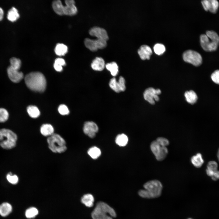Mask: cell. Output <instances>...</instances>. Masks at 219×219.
<instances>
[{"instance_id":"cell-32","label":"cell","mask_w":219,"mask_h":219,"mask_svg":"<svg viewBox=\"0 0 219 219\" xmlns=\"http://www.w3.org/2000/svg\"><path fill=\"white\" fill-rule=\"evenodd\" d=\"M218 164L214 161H209L207 165L206 172L209 174H212L218 170Z\"/></svg>"},{"instance_id":"cell-3","label":"cell","mask_w":219,"mask_h":219,"mask_svg":"<svg viewBox=\"0 0 219 219\" xmlns=\"http://www.w3.org/2000/svg\"><path fill=\"white\" fill-rule=\"evenodd\" d=\"M116 216L114 209L103 202H98L91 213L92 219H113Z\"/></svg>"},{"instance_id":"cell-21","label":"cell","mask_w":219,"mask_h":219,"mask_svg":"<svg viewBox=\"0 0 219 219\" xmlns=\"http://www.w3.org/2000/svg\"><path fill=\"white\" fill-rule=\"evenodd\" d=\"M94 198L93 196L90 193L84 195L81 199V202L86 207H91L94 205Z\"/></svg>"},{"instance_id":"cell-36","label":"cell","mask_w":219,"mask_h":219,"mask_svg":"<svg viewBox=\"0 0 219 219\" xmlns=\"http://www.w3.org/2000/svg\"><path fill=\"white\" fill-rule=\"evenodd\" d=\"M9 113L7 110L4 108H0V122L6 121L8 119Z\"/></svg>"},{"instance_id":"cell-45","label":"cell","mask_w":219,"mask_h":219,"mask_svg":"<svg viewBox=\"0 0 219 219\" xmlns=\"http://www.w3.org/2000/svg\"><path fill=\"white\" fill-rule=\"evenodd\" d=\"M217 156L218 160L219 162V148L218 149V151L217 152Z\"/></svg>"},{"instance_id":"cell-24","label":"cell","mask_w":219,"mask_h":219,"mask_svg":"<svg viewBox=\"0 0 219 219\" xmlns=\"http://www.w3.org/2000/svg\"><path fill=\"white\" fill-rule=\"evenodd\" d=\"M12 206L8 203H4L0 205V214L3 217L9 215L12 211Z\"/></svg>"},{"instance_id":"cell-5","label":"cell","mask_w":219,"mask_h":219,"mask_svg":"<svg viewBox=\"0 0 219 219\" xmlns=\"http://www.w3.org/2000/svg\"><path fill=\"white\" fill-rule=\"evenodd\" d=\"M17 137L13 132L8 129H0V145L4 149H9L16 145Z\"/></svg>"},{"instance_id":"cell-27","label":"cell","mask_w":219,"mask_h":219,"mask_svg":"<svg viewBox=\"0 0 219 219\" xmlns=\"http://www.w3.org/2000/svg\"><path fill=\"white\" fill-rule=\"evenodd\" d=\"M106 68L109 71L111 75L113 76L116 75L118 73V67L117 64L113 62L107 63L105 65Z\"/></svg>"},{"instance_id":"cell-17","label":"cell","mask_w":219,"mask_h":219,"mask_svg":"<svg viewBox=\"0 0 219 219\" xmlns=\"http://www.w3.org/2000/svg\"><path fill=\"white\" fill-rule=\"evenodd\" d=\"M91 66L92 68L94 70L102 71L105 67L104 61L102 57H96L92 61Z\"/></svg>"},{"instance_id":"cell-40","label":"cell","mask_w":219,"mask_h":219,"mask_svg":"<svg viewBox=\"0 0 219 219\" xmlns=\"http://www.w3.org/2000/svg\"><path fill=\"white\" fill-rule=\"evenodd\" d=\"M211 78L215 83L219 85V70L215 71L211 74Z\"/></svg>"},{"instance_id":"cell-41","label":"cell","mask_w":219,"mask_h":219,"mask_svg":"<svg viewBox=\"0 0 219 219\" xmlns=\"http://www.w3.org/2000/svg\"><path fill=\"white\" fill-rule=\"evenodd\" d=\"M58 111L60 114L63 115L68 114L69 112L67 107L64 104H61L59 106L58 108Z\"/></svg>"},{"instance_id":"cell-18","label":"cell","mask_w":219,"mask_h":219,"mask_svg":"<svg viewBox=\"0 0 219 219\" xmlns=\"http://www.w3.org/2000/svg\"><path fill=\"white\" fill-rule=\"evenodd\" d=\"M20 14L17 9L15 7H11L8 11L6 17L11 22L16 21L19 18Z\"/></svg>"},{"instance_id":"cell-4","label":"cell","mask_w":219,"mask_h":219,"mask_svg":"<svg viewBox=\"0 0 219 219\" xmlns=\"http://www.w3.org/2000/svg\"><path fill=\"white\" fill-rule=\"evenodd\" d=\"M47 142L49 149L54 153H61L67 149L65 141L58 134L54 133L48 137Z\"/></svg>"},{"instance_id":"cell-33","label":"cell","mask_w":219,"mask_h":219,"mask_svg":"<svg viewBox=\"0 0 219 219\" xmlns=\"http://www.w3.org/2000/svg\"><path fill=\"white\" fill-rule=\"evenodd\" d=\"M168 153V150L167 147H162L160 152L155 157L158 161L163 160L166 157Z\"/></svg>"},{"instance_id":"cell-39","label":"cell","mask_w":219,"mask_h":219,"mask_svg":"<svg viewBox=\"0 0 219 219\" xmlns=\"http://www.w3.org/2000/svg\"><path fill=\"white\" fill-rule=\"evenodd\" d=\"M7 180L13 184H16L19 180L18 178L16 175H12L11 172H9L6 176Z\"/></svg>"},{"instance_id":"cell-8","label":"cell","mask_w":219,"mask_h":219,"mask_svg":"<svg viewBox=\"0 0 219 219\" xmlns=\"http://www.w3.org/2000/svg\"><path fill=\"white\" fill-rule=\"evenodd\" d=\"M200 43L203 49L206 51L210 52L216 50L219 45L206 34L200 36Z\"/></svg>"},{"instance_id":"cell-10","label":"cell","mask_w":219,"mask_h":219,"mask_svg":"<svg viewBox=\"0 0 219 219\" xmlns=\"http://www.w3.org/2000/svg\"><path fill=\"white\" fill-rule=\"evenodd\" d=\"M125 81L124 78L120 76L118 81L115 78H112L109 82V86L110 88L116 92L124 91L126 89Z\"/></svg>"},{"instance_id":"cell-37","label":"cell","mask_w":219,"mask_h":219,"mask_svg":"<svg viewBox=\"0 0 219 219\" xmlns=\"http://www.w3.org/2000/svg\"><path fill=\"white\" fill-rule=\"evenodd\" d=\"M206 34L208 37L219 44V36L215 32L212 30L207 31Z\"/></svg>"},{"instance_id":"cell-20","label":"cell","mask_w":219,"mask_h":219,"mask_svg":"<svg viewBox=\"0 0 219 219\" xmlns=\"http://www.w3.org/2000/svg\"><path fill=\"white\" fill-rule=\"evenodd\" d=\"M192 164L196 168H200L204 162L201 154L200 153L192 156L190 158Z\"/></svg>"},{"instance_id":"cell-44","label":"cell","mask_w":219,"mask_h":219,"mask_svg":"<svg viewBox=\"0 0 219 219\" xmlns=\"http://www.w3.org/2000/svg\"><path fill=\"white\" fill-rule=\"evenodd\" d=\"M4 11L3 9L0 6V21L2 20L4 17Z\"/></svg>"},{"instance_id":"cell-25","label":"cell","mask_w":219,"mask_h":219,"mask_svg":"<svg viewBox=\"0 0 219 219\" xmlns=\"http://www.w3.org/2000/svg\"><path fill=\"white\" fill-rule=\"evenodd\" d=\"M68 48L63 43H57L54 49L55 52L57 55L61 56L64 55L68 52Z\"/></svg>"},{"instance_id":"cell-30","label":"cell","mask_w":219,"mask_h":219,"mask_svg":"<svg viewBox=\"0 0 219 219\" xmlns=\"http://www.w3.org/2000/svg\"><path fill=\"white\" fill-rule=\"evenodd\" d=\"M88 154L93 159L98 158L101 155L100 149L94 146L89 148L88 151Z\"/></svg>"},{"instance_id":"cell-11","label":"cell","mask_w":219,"mask_h":219,"mask_svg":"<svg viewBox=\"0 0 219 219\" xmlns=\"http://www.w3.org/2000/svg\"><path fill=\"white\" fill-rule=\"evenodd\" d=\"M99 128L97 125L92 121H87L84 125L83 130L85 134L91 138L96 136V134L98 131Z\"/></svg>"},{"instance_id":"cell-46","label":"cell","mask_w":219,"mask_h":219,"mask_svg":"<svg viewBox=\"0 0 219 219\" xmlns=\"http://www.w3.org/2000/svg\"><path fill=\"white\" fill-rule=\"evenodd\" d=\"M193 219L191 218H188V219Z\"/></svg>"},{"instance_id":"cell-16","label":"cell","mask_w":219,"mask_h":219,"mask_svg":"<svg viewBox=\"0 0 219 219\" xmlns=\"http://www.w3.org/2000/svg\"><path fill=\"white\" fill-rule=\"evenodd\" d=\"M138 53L141 58L143 60H149L152 52L151 48L147 45L141 46L138 50Z\"/></svg>"},{"instance_id":"cell-9","label":"cell","mask_w":219,"mask_h":219,"mask_svg":"<svg viewBox=\"0 0 219 219\" xmlns=\"http://www.w3.org/2000/svg\"><path fill=\"white\" fill-rule=\"evenodd\" d=\"M161 93L159 89H155L152 87L146 89L144 91L143 96L144 99L150 104L154 105L155 101H158L159 99L158 95Z\"/></svg>"},{"instance_id":"cell-23","label":"cell","mask_w":219,"mask_h":219,"mask_svg":"<svg viewBox=\"0 0 219 219\" xmlns=\"http://www.w3.org/2000/svg\"><path fill=\"white\" fill-rule=\"evenodd\" d=\"M64 6L60 0L54 1L52 3V8L55 13L60 15H64Z\"/></svg>"},{"instance_id":"cell-1","label":"cell","mask_w":219,"mask_h":219,"mask_svg":"<svg viewBox=\"0 0 219 219\" xmlns=\"http://www.w3.org/2000/svg\"><path fill=\"white\" fill-rule=\"evenodd\" d=\"M145 189L139 190L138 195L145 199H151L158 198L162 194L163 186L161 182L157 179L149 180L143 185Z\"/></svg>"},{"instance_id":"cell-6","label":"cell","mask_w":219,"mask_h":219,"mask_svg":"<svg viewBox=\"0 0 219 219\" xmlns=\"http://www.w3.org/2000/svg\"><path fill=\"white\" fill-rule=\"evenodd\" d=\"M183 58L184 61L196 66H200L202 63L201 55L197 52L192 50H187L183 53Z\"/></svg>"},{"instance_id":"cell-22","label":"cell","mask_w":219,"mask_h":219,"mask_svg":"<svg viewBox=\"0 0 219 219\" xmlns=\"http://www.w3.org/2000/svg\"><path fill=\"white\" fill-rule=\"evenodd\" d=\"M184 96L186 101L191 104L195 103L198 99L197 94L194 91L192 90L186 92L184 94Z\"/></svg>"},{"instance_id":"cell-26","label":"cell","mask_w":219,"mask_h":219,"mask_svg":"<svg viewBox=\"0 0 219 219\" xmlns=\"http://www.w3.org/2000/svg\"><path fill=\"white\" fill-rule=\"evenodd\" d=\"M115 142L120 146H124L128 142V138L125 134H122L116 136L115 139Z\"/></svg>"},{"instance_id":"cell-28","label":"cell","mask_w":219,"mask_h":219,"mask_svg":"<svg viewBox=\"0 0 219 219\" xmlns=\"http://www.w3.org/2000/svg\"><path fill=\"white\" fill-rule=\"evenodd\" d=\"M27 111L29 115L32 118H35L40 115V112L37 107L34 106H29L27 108Z\"/></svg>"},{"instance_id":"cell-43","label":"cell","mask_w":219,"mask_h":219,"mask_svg":"<svg viewBox=\"0 0 219 219\" xmlns=\"http://www.w3.org/2000/svg\"><path fill=\"white\" fill-rule=\"evenodd\" d=\"M54 67L55 70L58 72L61 71L63 69L62 66H60L54 63Z\"/></svg>"},{"instance_id":"cell-34","label":"cell","mask_w":219,"mask_h":219,"mask_svg":"<svg viewBox=\"0 0 219 219\" xmlns=\"http://www.w3.org/2000/svg\"><path fill=\"white\" fill-rule=\"evenodd\" d=\"M38 213L37 209L34 207H31L27 209L25 212V216L28 218H33Z\"/></svg>"},{"instance_id":"cell-14","label":"cell","mask_w":219,"mask_h":219,"mask_svg":"<svg viewBox=\"0 0 219 219\" xmlns=\"http://www.w3.org/2000/svg\"><path fill=\"white\" fill-rule=\"evenodd\" d=\"M204 9L213 13H216L219 6L218 2L216 0H204L201 2Z\"/></svg>"},{"instance_id":"cell-15","label":"cell","mask_w":219,"mask_h":219,"mask_svg":"<svg viewBox=\"0 0 219 219\" xmlns=\"http://www.w3.org/2000/svg\"><path fill=\"white\" fill-rule=\"evenodd\" d=\"M65 5L64 6V15L73 16L77 12V8L73 0L65 1Z\"/></svg>"},{"instance_id":"cell-29","label":"cell","mask_w":219,"mask_h":219,"mask_svg":"<svg viewBox=\"0 0 219 219\" xmlns=\"http://www.w3.org/2000/svg\"><path fill=\"white\" fill-rule=\"evenodd\" d=\"M162 147L159 144L156 140L152 141L150 145L151 151L155 157L160 152Z\"/></svg>"},{"instance_id":"cell-31","label":"cell","mask_w":219,"mask_h":219,"mask_svg":"<svg viewBox=\"0 0 219 219\" xmlns=\"http://www.w3.org/2000/svg\"><path fill=\"white\" fill-rule=\"evenodd\" d=\"M10 65L12 68L19 70L22 64L21 60L19 58L15 57H11L9 60Z\"/></svg>"},{"instance_id":"cell-7","label":"cell","mask_w":219,"mask_h":219,"mask_svg":"<svg viewBox=\"0 0 219 219\" xmlns=\"http://www.w3.org/2000/svg\"><path fill=\"white\" fill-rule=\"evenodd\" d=\"M84 43L85 47L92 51H96L98 49H103L107 45L106 41L98 39L93 40L88 38H86Z\"/></svg>"},{"instance_id":"cell-38","label":"cell","mask_w":219,"mask_h":219,"mask_svg":"<svg viewBox=\"0 0 219 219\" xmlns=\"http://www.w3.org/2000/svg\"><path fill=\"white\" fill-rule=\"evenodd\" d=\"M161 146L167 147L169 144V141L167 138L162 137H158L155 140Z\"/></svg>"},{"instance_id":"cell-19","label":"cell","mask_w":219,"mask_h":219,"mask_svg":"<svg viewBox=\"0 0 219 219\" xmlns=\"http://www.w3.org/2000/svg\"><path fill=\"white\" fill-rule=\"evenodd\" d=\"M40 131L42 135L48 137L54 133V128L50 124H43L40 127Z\"/></svg>"},{"instance_id":"cell-13","label":"cell","mask_w":219,"mask_h":219,"mask_svg":"<svg viewBox=\"0 0 219 219\" xmlns=\"http://www.w3.org/2000/svg\"><path fill=\"white\" fill-rule=\"evenodd\" d=\"M89 34L96 36L98 39L103 40L107 41L109 39L106 31L104 29L98 27L91 28L89 31Z\"/></svg>"},{"instance_id":"cell-35","label":"cell","mask_w":219,"mask_h":219,"mask_svg":"<svg viewBox=\"0 0 219 219\" xmlns=\"http://www.w3.org/2000/svg\"><path fill=\"white\" fill-rule=\"evenodd\" d=\"M154 50L156 54L158 55H160L165 52V48L163 44L157 43L154 47Z\"/></svg>"},{"instance_id":"cell-42","label":"cell","mask_w":219,"mask_h":219,"mask_svg":"<svg viewBox=\"0 0 219 219\" xmlns=\"http://www.w3.org/2000/svg\"><path fill=\"white\" fill-rule=\"evenodd\" d=\"M54 63L61 66L65 65L66 64L65 60L61 58H56L55 60Z\"/></svg>"},{"instance_id":"cell-12","label":"cell","mask_w":219,"mask_h":219,"mask_svg":"<svg viewBox=\"0 0 219 219\" xmlns=\"http://www.w3.org/2000/svg\"><path fill=\"white\" fill-rule=\"evenodd\" d=\"M7 71L9 79L13 82L18 83L23 78L22 72L12 68L10 66L7 68Z\"/></svg>"},{"instance_id":"cell-2","label":"cell","mask_w":219,"mask_h":219,"mask_svg":"<svg viewBox=\"0 0 219 219\" xmlns=\"http://www.w3.org/2000/svg\"><path fill=\"white\" fill-rule=\"evenodd\" d=\"M27 87L33 91L43 92L45 90L46 81L44 75L39 72H33L27 74L25 77Z\"/></svg>"}]
</instances>
